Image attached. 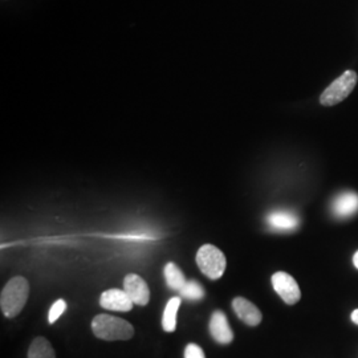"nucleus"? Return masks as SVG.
Wrapping results in <instances>:
<instances>
[{"mask_svg":"<svg viewBox=\"0 0 358 358\" xmlns=\"http://www.w3.org/2000/svg\"><path fill=\"white\" fill-rule=\"evenodd\" d=\"M358 76L355 71H345L340 77H337L332 84L321 93L320 103L324 106H334L343 103L349 97L357 85Z\"/></svg>","mask_w":358,"mask_h":358,"instance_id":"obj_4","label":"nucleus"},{"mask_svg":"<svg viewBox=\"0 0 358 358\" xmlns=\"http://www.w3.org/2000/svg\"><path fill=\"white\" fill-rule=\"evenodd\" d=\"M358 211V194L348 192L340 194L333 202V213L338 217H346Z\"/></svg>","mask_w":358,"mask_h":358,"instance_id":"obj_10","label":"nucleus"},{"mask_svg":"<svg viewBox=\"0 0 358 358\" xmlns=\"http://www.w3.org/2000/svg\"><path fill=\"white\" fill-rule=\"evenodd\" d=\"M28 358H56V355L47 338L36 337L29 346Z\"/></svg>","mask_w":358,"mask_h":358,"instance_id":"obj_14","label":"nucleus"},{"mask_svg":"<svg viewBox=\"0 0 358 358\" xmlns=\"http://www.w3.org/2000/svg\"><path fill=\"white\" fill-rule=\"evenodd\" d=\"M124 291L137 306H146L150 300V289L141 276L129 273L124 280Z\"/></svg>","mask_w":358,"mask_h":358,"instance_id":"obj_6","label":"nucleus"},{"mask_svg":"<svg viewBox=\"0 0 358 358\" xmlns=\"http://www.w3.org/2000/svg\"><path fill=\"white\" fill-rule=\"evenodd\" d=\"M66 309V303L63 299H59L57 301L53 303L51 309H50V315H48V322L53 324L56 320L60 319V316L63 315Z\"/></svg>","mask_w":358,"mask_h":358,"instance_id":"obj_16","label":"nucleus"},{"mask_svg":"<svg viewBox=\"0 0 358 358\" xmlns=\"http://www.w3.org/2000/svg\"><path fill=\"white\" fill-rule=\"evenodd\" d=\"M133 304L134 303L124 289H108L100 297V306L108 310L129 312Z\"/></svg>","mask_w":358,"mask_h":358,"instance_id":"obj_8","label":"nucleus"},{"mask_svg":"<svg viewBox=\"0 0 358 358\" xmlns=\"http://www.w3.org/2000/svg\"><path fill=\"white\" fill-rule=\"evenodd\" d=\"M92 331L105 341H127L134 336V328L127 320L110 315H99L92 321Z\"/></svg>","mask_w":358,"mask_h":358,"instance_id":"obj_2","label":"nucleus"},{"mask_svg":"<svg viewBox=\"0 0 358 358\" xmlns=\"http://www.w3.org/2000/svg\"><path fill=\"white\" fill-rule=\"evenodd\" d=\"M179 294L183 299L196 301V300H202L205 297V289L199 282H195V280H187L185 287L179 291Z\"/></svg>","mask_w":358,"mask_h":358,"instance_id":"obj_15","label":"nucleus"},{"mask_svg":"<svg viewBox=\"0 0 358 358\" xmlns=\"http://www.w3.org/2000/svg\"><path fill=\"white\" fill-rule=\"evenodd\" d=\"M267 223L271 229L276 231H292L299 226L300 220L297 215L289 211H273L267 217Z\"/></svg>","mask_w":358,"mask_h":358,"instance_id":"obj_11","label":"nucleus"},{"mask_svg":"<svg viewBox=\"0 0 358 358\" xmlns=\"http://www.w3.org/2000/svg\"><path fill=\"white\" fill-rule=\"evenodd\" d=\"M352 321L358 325V309H355L352 313Z\"/></svg>","mask_w":358,"mask_h":358,"instance_id":"obj_18","label":"nucleus"},{"mask_svg":"<svg viewBox=\"0 0 358 358\" xmlns=\"http://www.w3.org/2000/svg\"><path fill=\"white\" fill-rule=\"evenodd\" d=\"M185 358H206L202 348L196 344H189L185 349Z\"/></svg>","mask_w":358,"mask_h":358,"instance_id":"obj_17","label":"nucleus"},{"mask_svg":"<svg viewBox=\"0 0 358 358\" xmlns=\"http://www.w3.org/2000/svg\"><path fill=\"white\" fill-rule=\"evenodd\" d=\"M29 296V284L26 278L16 276L4 285L0 294L1 312L7 319L16 317L27 304Z\"/></svg>","mask_w":358,"mask_h":358,"instance_id":"obj_1","label":"nucleus"},{"mask_svg":"<svg viewBox=\"0 0 358 358\" xmlns=\"http://www.w3.org/2000/svg\"><path fill=\"white\" fill-rule=\"evenodd\" d=\"M195 260L199 269L211 280L220 279L227 267L226 256L213 244H203L196 252Z\"/></svg>","mask_w":358,"mask_h":358,"instance_id":"obj_3","label":"nucleus"},{"mask_svg":"<svg viewBox=\"0 0 358 358\" xmlns=\"http://www.w3.org/2000/svg\"><path fill=\"white\" fill-rule=\"evenodd\" d=\"M272 285L276 294H279L288 306H294L299 303L301 292L300 287L294 278L287 272H276L272 276Z\"/></svg>","mask_w":358,"mask_h":358,"instance_id":"obj_5","label":"nucleus"},{"mask_svg":"<svg viewBox=\"0 0 358 358\" xmlns=\"http://www.w3.org/2000/svg\"><path fill=\"white\" fill-rule=\"evenodd\" d=\"M353 263H355V266H356V268L358 269V251L353 256Z\"/></svg>","mask_w":358,"mask_h":358,"instance_id":"obj_19","label":"nucleus"},{"mask_svg":"<svg viewBox=\"0 0 358 358\" xmlns=\"http://www.w3.org/2000/svg\"><path fill=\"white\" fill-rule=\"evenodd\" d=\"M210 333L217 344L227 345L234 340V332L231 329L227 316L222 310H215L210 320Z\"/></svg>","mask_w":358,"mask_h":358,"instance_id":"obj_7","label":"nucleus"},{"mask_svg":"<svg viewBox=\"0 0 358 358\" xmlns=\"http://www.w3.org/2000/svg\"><path fill=\"white\" fill-rule=\"evenodd\" d=\"M180 307V297H171L167 301L162 316V328L165 332H174L177 329V315Z\"/></svg>","mask_w":358,"mask_h":358,"instance_id":"obj_12","label":"nucleus"},{"mask_svg":"<svg viewBox=\"0 0 358 358\" xmlns=\"http://www.w3.org/2000/svg\"><path fill=\"white\" fill-rule=\"evenodd\" d=\"M232 308L236 313V316L243 321L244 324L250 327H256L262 322L263 315L260 309L256 307L254 303L244 297H235L232 301Z\"/></svg>","mask_w":358,"mask_h":358,"instance_id":"obj_9","label":"nucleus"},{"mask_svg":"<svg viewBox=\"0 0 358 358\" xmlns=\"http://www.w3.org/2000/svg\"><path fill=\"white\" fill-rule=\"evenodd\" d=\"M164 273H165V279H166L167 287L170 289H174V291H180L185 284L187 282L183 272L179 269L178 266L176 263H167L164 269Z\"/></svg>","mask_w":358,"mask_h":358,"instance_id":"obj_13","label":"nucleus"}]
</instances>
